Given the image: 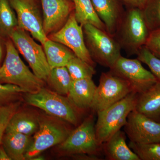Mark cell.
Here are the masks:
<instances>
[{"mask_svg":"<svg viewBox=\"0 0 160 160\" xmlns=\"http://www.w3.org/2000/svg\"><path fill=\"white\" fill-rule=\"evenodd\" d=\"M145 46L160 59V29L150 32Z\"/></svg>","mask_w":160,"mask_h":160,"instance_id":"31","label":"cell"},{"mask_svg":"<svg viewBox=\"0 0 160 160\" xmlns=\"http://www.w3.org/2000/svg\"><path fill=\"white\" fill-rule=\"evenodd\" d=\"M106 158L110 160H140L127 145L125 133L121 130L102 145Z\"/></svg>","mask_w":160,"mask_h":160,"instance_id":"17","label":"cell"},{"mask_svg":"<svg viewBox=\"0 0 160 160\" xmlns=\"http://www.w3.org/2000/svg\"><path fill=\"white\" fill-rule=\"evenodd\" d=\"M130 8H138L143 9L149 0H121Z\"/></svg>","mask_w":160,"mask_h":160,"instance_id":"32","label":"cell"},{"mask_svg":"<svg viewBox=\"0 0 160 160\" xmlns=\"http://www.w3.org/2000/svg\"><path fill=\"white\" fill-rule=\"evenodd\" d=\"M150 32L142 9L129 8L124 12L113 37L128 54H137L146 45Z\"/></svg>","mask_w":160,"mask_h":160,"instance_id":"3","label":"cell"},{"mask_svg":"<svg viewBox=\"0 0 160 160\" xmlns=\"http://www.w3.org/2000/svg\"><path fill=\"white\" fill-rule=\"evenodd\" d=\"M42 46L50 69L66 66L76 56L68 47L49 38Z\"/></svg>","mask_w":160,"mask_h":160,"instance_id":"20","label":"cell"},{"mask_svg":"<svg viewBox=\"0 0 160 160\" xmlns=\"http://www.w3.org/2000/svg\"><path fill=\"white\" fill-rule=\"evenodd\" d=\"M66 67L72 80L92 78L96 73L94 67L76 56L69 61Z\"/></svg>","mask_w":160,"mask_h":160,"instance_id":"25","label":"cell"},{"mask_svg":"<svg viewBox=\"0 0 160 160\" xmlns=\"http://www.w3.org/2000/svg\"><path fill=\"white\" fill-rule=\"evenodd\" d=\"M95 12L109 34L114 36L123 12L118 0H91Z\"/></svg>","mask_w":160,"mask_h":160,"instance_id":"15","label":"cell"},{"mask_svg":"<svg viewBox=\"0 0 160 160\" xmlns=\"http://www.w3.org/2000/svg\"><path fill=\"white\" fill-rule=\"evenodd\" d=\"M48 37L49 39L68 47L76 56L84 62L93 67L95 66L96 63L92 59L86 46L82 26L76 19L74 11L61 29Z\"/></svg>","mask_w":160,"mask_h":160,"instance_id":"12","label":"cell"},{"mask_svg":"<svg viewBox=\"0 0 160 160\" xmlns=\"http://www.w3.org/2000/svg\"><path fill=\"white\" fill-rule=\"evenodd\" d=\"M138 95L132 92L122 99L98 112L95 130L99 146L125 126L128 115L135 109Z\"/></svg>","mask_w":160,"mask_h":160,"instance_id":"2","label":"cell"},{"mask_svg":"<svg viewBox=\"0 0 160 160\" xmlns=\"http://www.w3.org/2000/svg\"><path fill=\"white\" fill-rule=\"evenodd\" d=\"M110 72L129 83L133 92L139 94L157 82L150 71L143 67L136 59H129L121 56Z\"/></svg>","mask_w":160,"mask_h":160,"instance_id":"10","label":"cell"},{"mask_svg":"<svg viewBox=\"0 0 160 160\" xmlns=\"http://www.w3.org/2000/svg\"><path fill=\"white\" fill-rule=\"evenodd\" d=\"M13 10L9 0H0V31L8 36L18 26Z\"/></svg>","mask_w":160,"mask_h":160,"instance_id":"24","label":"cell"},{"mask_svg":"<svg viewBox=\"0 0 160 160\" xmlns=\"http://www.w3.org/2000/svg\"><path fill=\"white\" fill-rule=\"evenodd\" d=\"M142 11L150 31L160 29V0H149Z\"/></svg>","mask_w":160,"mask_h":160,"instance_id":"26","label":"cell"},{"mask_svg":"<svg viewBox=\"0 0 160 160\" xmlns=\"http://www.w3.org/2000/svg\"><path fill=\"white\" fill-rule=\"evenodd\" d=\"M42 12L43 28L47 37L65 25L74 7L70 0H40Z\"/></svg>","mask_w":160,"mask_h":160,"instance_id":"14","label":"cell"},{"mask_svg":"<svg viewBox=\"0 0 160 160\" xmlns=\"http://www.w3.org/2000/svg\"><path fill=\"white\" fill-rule=\"evenodd\" d=\"M0 160H12L3 146L0 145Z\"/></svg>","mask_w":160,"mask_h":160,"instance_id":"33","label":"cell"},{"mask_svg":"<svg viewBox=\"0 0 160 160\" xmlns=\"http://www.w3.org/2000/svg\"><path fill=\"white\" fill-rule=\"evenodd\" d=\"M9 37L29 63L32 72L40 79L47 82L50 68L42 46L33 40L29 32L18 26Z\"/></svg>","mask_w":160,"mask_h":160,"instance_id":"7","label":"cell"},{"mask_svg":"<svg viewBox=\"0 0 160 160\" xmlns=\"http://www.w3.org/2000/svg\"><path fill=\"white\" fill-rule=\"evenodd\" d=\"M96 88L92 78L73 80L67 98L77 110L90 108Z\"/></svg>","mask_w":160,"mask_h":160,"instance_id":"16","label":"cell"},{"mask_svg":"<svg viewBox=\"0 0 160 160\" xmlns=\"http://www.w3.org/2000/svg\"><path fill=\"white\" fill-rule=\"evenodd\" d=\"M84 39L95 63L111 69L121 56V48L114 37L91 24L82 26Z\"/></svg>","mask_w":160,"mask_h":160,"instance_id":"4","label":"cell"},{"mask_svg":"<svg viewBox=\"0 0 160 160\" xmlns=\"http://www.w3.org/2000/svg\"><path fill=\"white\" fill-rule=\"evenodd\" d=\"M39 119L32 113L17 111L9 120L6 132H15L26 135L35 134L39 128Z\"/></svg>","mask_w":160,"mask_h":160,"instance_id":"21","label":"cell"},{"mask_svg":"<svg viewBox=\"0 0 160 160\" xmlns=\"http://www.w3.org/2000/svg\"><path fill=\"white\" fill-rule=\"evenodd\" d=\"M31 142L30 136L15 132L6 131L2 144L12 160H24Z\"/></svg>","mask_w":160,"mask_h":160,"instance_id":"19","label":"cell"},{"mask_svg":"<svg viewBox=\"0 0 160 160\" xmlns=\"http://www.w3.org/2000/svg\"><path fill=\"white\" fill-rule=\"evenodd\" d=\"M39 128L26 151V159L39 155L46 149L64 142L71 131L54 117L38 118Z\"/></svg>","mask_w":160,"mask_h":160,"instance_id":"6","label":"cell"},{"mask_svg":"<svg viewBox=\"0 0 160 160\" xmlns=\"http://www.w3.org/2000/svg\"><path fill=\"white\" fill-rule=\"evenodd\" d=\"M72 2L75 17L81 26L91 24L106 31L105 25L95 11L91 0H72Z\"/></svg>","mask_w":160,"mask_h":160,"instance_id":"22","label":"cell"},{"mask_svg":"<svg viewBox=\"0 0 160 160\" xmlns=\"http://www.w3.org/2000/svg\"><path fill=\"white\" fill-rule=\"evenodd\" d=\"M26 100L29 105L44 110L52 117L75 126L77 125V109L64 96L43 87L37 92L27 93Z\"/></svg>","mask_w":160,"mask_h":160,"instance_id":"5","label":"cell"},{"mask_svg":"<svg viewBox=\"0 0 160 160\" xmlns=\"http://www.w3.org/2000/svg\"><path fill=\"white\" fill-rule=\"evenodd\" d=\"M130 142L140 144L160 143V122L133 110L124 126Z\"/></svg>","mask_w":160,"mask_h":160,"instance_id":"13","label":"cell"},{"mask_svg":"<svg viewBox=\"0 0 160 160\" xmlns=\"http://www.w3.org/2000/svg\"><path fill=\"white\" fill-rule=\"evenodd\" d=\"M136 55L138 59L148 66L158 82H160V59L152 53L145 46L142 47Z\"/></svg>","mask_w":160,"mask_h":160,"instance_id":"28","label":"cell"},{"mask_svg":"<svg viewBox=\"0 0 160 160\" xmlns=\"http://www.w3.org/2000/svg\"><path fill=\"white\" fill-rule=\"evenodd\" d=\"M129 146L140 160H160V143L140 144L130 142Z\"/></svg>","mask_w":160,"mask_h":160,"instance_id":"27","label":"cell"},{"mask_svg":"<svg viewBox=\"0 0 160 160\" xmlns=\"http://www.w3.org/2000/svg\"><path fill=\"white\" fill-rule=\"evenodd\" d=\"M21 92L22 90L18 86L0 82V108L13 102Z\"/></svg>","mask_w":160,"mask_h":160,"instance_id":"30","label":"cell"},{"mask_svg":"<svg viewBox=\"0 0 160 160\" xmlns=\"http://www.w3.org/2000/svg\"><path fill=\"white\" fill-rule=\"evenodd\" d=\"M19 103L12 102L0 108V145L2 144L3 137L9 120L12 115L18 110Z\"/></svg>","mask_w":160,"mask_h":160,"instance_id":"29","label":"cell"},{"mask_svg":"<svg viewBox=\"0 0 160 160\" xmlns=\"http://www.w3.org/2000/svg\"><path fill=\"white\" fill-rule=\"evenodd\" d=\"M100 146L96 137L94 119L90 116L71 131L66 140L59 144L58 148L60 151L67 155H96Z\"/></svg>","mask_w":160,"mask_h":160,"instance_id":"9","label":"cell"},{"mask_svg":"<svg viewBox=\"0 0 160 160\" xmlns=\"http://www.w3.org/2000/svg\"><path fill=\"white\" fill-rule=\"evenodd\" d=\"M135 110L155 121L160 119V82L138 95Z\"/></svg>","mask_w":160,"mask_h":160,"instance_id":"18","label":"cell"},{"mask_svg":"<svg viewBox=\"0 0 160 160\" xmlns=\"http://www.w3.org/2000/svg\"><path fill=\"white\" fill-rule=\"evenodd\" d=\"M3 54V49L2 46V39H1V36H0V63L2 61V58Z\"/></svg>","mask_w":160,"mask_h":160,"instance_id":"34","label":"cell"},{"mask_svg":"<svg viewBox=\"0 0 160 160\" xmlns=\"http://www.w3.org/2000/svg\"><path fill=\"white\" fill-rule=\"evenodd\" d=\"M6 57L0 67V82L18 86L27 93H35L43 88L45 82L23 62L11 39L6 42Z\"/></svg>","mask_w":160,"mask_h":160,"instance_id":"1","label":"cell"},{"mask_svg":"<svg viewBox=\"0 0 160 160\" xmlns=\"http://www.w3.org/2000/svg\"><path fill=\"white\" fill-rule=\"evenodd\" d=\"M72 81L66 66H63L50 69L47 82L58 94L67 96Z\"/></svg>","mask_w":160,"mask_h":160,"instance_id":"23","label":"cell"},{"mask_svg":"<svg viewBox=\"0 0 160 160\" xmlns=\"http://www.w3.org/2000/svg\"><path fill=\"white\" fill-rule=\"evenodd\" d=\"M44 157L40 155H39L36 156L32 158L31 159V160H44Z\"/></svg>","mask_w":160,"mask_h":160,"instance_id":"35","label":"cell"},{"mask_svg":"<svg viewBox=\"0 0 160 160\" xmlns=\"http://www.w3.org/2000/svg\"><path fill=\"white\" fill-rule=\"evenodd\" d=\"M70 1H72V0H70Z\"/></svg>","mask_w":160,"mask_h":160,"instance_id":"36","label":"cell"},{"mask_svg":"<svg viewBox=\"0 0 160 160\" xmlns=\"http://www.w3.org/2000/svg\"><path fill=\"white\" fill-rule=\"evenodd\" d=\"M17 17L18 26L42 45L48 39L43 28L42 12L38 0H9Z\"/></svg>","mask_w":160,"mask_h":160,"instance_id":"11","label":"cell"},{"mask_svg":"<svg viewBox=\"0 0 160 160\" xmlns=\"http://www.w3.org/2000/svg\"><path fill=\"white\" fill-rule=\"evenodd\" d=\"M132 92L131 86L125 80L110 71L102 72L90 108L98 113L122 99Z\"/></svg>","mask_w":160,"mask_h":160,"instance_id":"8","label":"cell"}]
</instances>
